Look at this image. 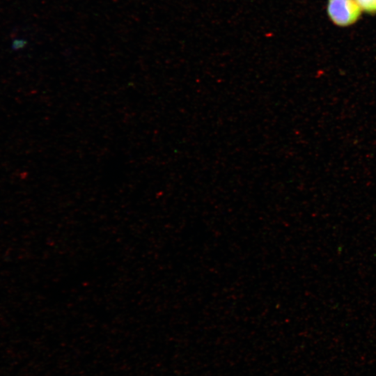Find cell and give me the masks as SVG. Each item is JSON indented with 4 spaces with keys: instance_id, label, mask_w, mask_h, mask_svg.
<instances>
[{
    "instance_id": "obj_1",
    "label": "cell",
    "mask_w": 376,
    "mask_h": 376,
    "mask_svg": "<svg viewBox=\"0 0 376 376\" xmlns=\"http://www.w3.org/2000/svg\"><path fill=\"white\" fill-rule=\"evenodd\" d=\"M361 9L356 0H329L327 12L332 22L341 26L354 23Z\"/></svg>"
},
{
    "instance_id": "obj_2",
    "label": "cell",
    "mask_w": 376,
    "mask_h": 376,
    "mask_svg": "<svg viewBox=\"0 0 376 376\" xmlns=\"http://www.w3.org/2000/svg\"><path fill=\"white\" fill-rule=\"evenodd\" d=\"M361 9L370 13H376V0H356Z\"/></svg>"
}]
</instances>
